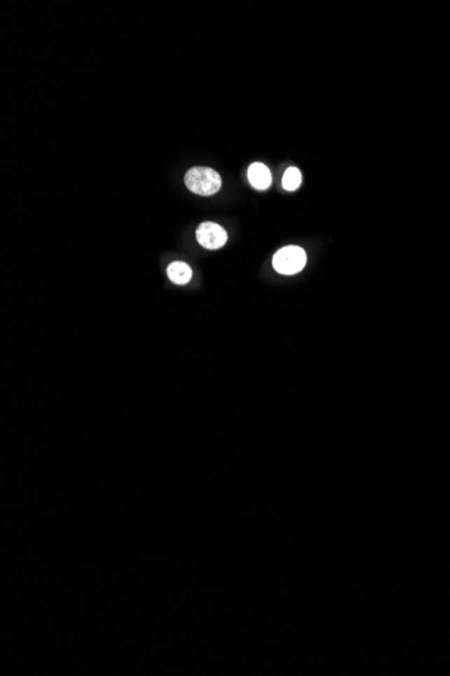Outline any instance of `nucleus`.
Listing matches in <instances>:
<instances>
[{"label":"nucleus","mask_w":450,"mask_h":676,"mask_svg":"<svg viewBox=\"0 0 450 676\" xmlns=\"http://www.w3.org/2000/svg\"><path fill=\"white\" fill-rule=\"evenodd\" d=\"M307 259V253L302 247L286 246L275 253L272 266L279 275H297L305 268Z\"/></svg>","instance_id":"obj_2"},{"label":"nucleus","mask_w":450,"mask_h":676,"mask_svg":"<svg viewBox=\"0 0 450 676\" xmlns=\"http://www.w3.org/2000/svg\"><path fill=\"white\" fill-rule=\"evenodd\" d=\"M185 184L189 191L199 196H212L221 188V177L212 167H192L185 174Z\"/></svg>","instance_id":"obj_1"},{"label":"nucleus","mask_w":450,"mask_h":676,"mask_svg":"<svg viewBox=\"0 0 450 676\" xmlns=\"http://www.w3.org/2000/svg\"><path fill=\"white\" fill-rule=\"evenodd\" d=\"M248 181L255 189H259V191L269 189L272 181L270 169L265 164L255 163L248 167Z\"/></svg>","instance_id":"obj_4"},{"label":"nucleus","mask_w":450,"mask_h":676,"mask_svg":"<svg viewBox=\"0 0 450 676\" xmlns=\"http://www.w3.org/2000/svg\"><path fill=\"white\" fill-rule=\"evenodd\" d=\"M167 275L170 278V281H173L174 284L177 285H185L188 284L190 280H192V269L189 268V265H186L185 262H173L169 265L167 268Z\"/></svg>","instance_id":"obj_5"},{"label":"nucleus","mask_w":450,"mask_h":676,"mask_svg":"<svg viewBox=\"0 0 450 676\" xmlns=\"http://www.w3.org/2000/svg\"><path fill=\"white\" fill-rule=\"evenodd\" d=\"M196 237H197L198 243L208 250H217L223 247L228 239L227 231L221 226L212 221H205L199 224Z\"/></svg>","instance_id":"obj_3"},{"label":"nucleus","mask_w":450,"mask_h":676,"mask_svg":"<svg viewBox=\"0 0 450 676\" xmlns=\"http://www.w3.org/2000/svg\"><path fill=\"white\" fill-rule=\"evenodd\" d=\"M302 183V174L297 167H288L283 174L282 185L286 191H295Z\"/></svg>","instance_id":"obj_6"}]
</instances>
